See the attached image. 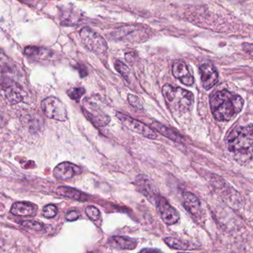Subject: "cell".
<instances>
[{
  "instance_id": "cell-1",
  "label": "cell",
  "mask_w": 253,
  "mask_h": 253,
  "mask_svg": "<svg viewBox=\"0 0 253 253\" xmlns=\"http://www.w3.org/2000/svg\"><path fill=\"white\" fill-rule=\"evenodd\" d=\"M226 145L236 161H250L253 153V125L235 127L226 138Z\"/></svg>"
},
{
  "instance_id": "cell-2",
  "label": "cell",
  "mask_w": 253,
  "mask_h": 253,
  "mask_svg": "<svg viewBox=\"0 0 253 253\" xmlns=\"http://www.w3.org/2000/svg\"><path fill=\"white\" fill-rule=\"evenodd\" d=\"M210 107L215 119L219 122L229 121L242 110L244 99L226 90L212 94Z\"/></svg>"
},
{
  "instance_id": "cell-3",
  "label": "cell",
  "mask_w": 253,
  "mask_h": 253,
  "mask_svg": "<svg viewBox=\"0 0 253 253\" xmlns=\"http://www.w3.org/2000/svg\"><path fill=\"white\" fill-rule=\"evenodd\" d=\"M162 93L169 107L175 113H187L193 106V94L187 90L165 85L162 88Z\"/></svg>"
},
{
  "instance_id": "cell-4",
  "label": "cell",
  "mask_w": 253,
  "mask_h": 253,
  "mask_svg": "<svg viewBox=\"0 0 253 253\" xmlns=\"http://www.w3.org/2000/svg\"><path fill=\"white\" fill-rule=\"evenodd\" d=\"M17 70L13 62L0 51V85L4 91L20 85L17 82Z\"/></svg>"
},
{
  "instance_id": "cell-5",
  "label": "cell",
  "mask_w": 253,
  "mask_h": 253,
  "mask_svg": "<svg viewBox=\"0 0 253 253\" xmlns=\"http://www.w3.org/2000/svg\"><path fill=\"white\" fill-rule=\"evenodd\" d=\"M42 111L49 119L60 122H65L67 119V112L64 103L57 97L51 96L45 98L41 103Z\"/></svg>"
},
{
  "instance_id": "cell-6",
  "label": "cell",
  "mask_w": 253,
  "mask_h": 253,
  "mask_svg": "<svg viewBox=\"0 0 253 253\" xmlns=\"http://www.w3.org/2000/svg\"><path fill=\"white\" fill-rule=\"evenodd\" d=\"M80 36L86 48L91 52L98 56H104L107 53V42L98 33L86 28L81 31Z\"/></svg>"
},
{
  "instance_id": "cell-7",
  "label": "cell",
  "mask_w": 253,
  "mask_h": 253,
  "mask_svg": "<svg viewBox=\"0 0 253 253\" xmlns=\"http://www.w3.org/2000/svg\"><path fill=\"white\" fill-rule=\"evenodd\" d=\"M85 116L97 126H104L110 122V117L95 103L89 99L84 100L82 107Z\"/></svg>"
},
{
  "instance_id": "cell-8",
  "label": "cell",
  "mask_w": 253,
  "mask_h": 253,
  "mask_svg": "<svg viewBox=\"0 0 253 253\" xmlns=\"http://www.w3.org/2000/svg\"><path fill=\"white\" fill-rule=\"evenodd\" d=\"M116 116L127 128L144 137L150 139H155L158 136L156 131H154L151 127L136 119H133V118L126 116L124 113H119V112L116 113Z\"/></svg>"
},
{
  "instance_id": "cell-9",
  "label": "cell",
  "mask_w": 253,
  "mask_h": 253,
  "mask_svg": "<svg viewBox=\"0 0 253 253\" xmlns=\"http://www.w3.org/2000/svg\"><path fill=\"white\" fill-rule=\"evenodd\" d=\"M157 207L161 219L166 224L173 225L177 223L180 219L177 210L170 205V203L164 197L158 196L157 201Z\"/></svg>"
},
{
  "instance_id": "cell-10",
  "label": "cell",
  "mask_w": 253,
  "mask_h": 253,
  "mask_svg": "<svg viewBox=\"0 0 253 253\" xmlns=\"http://www.w3.org/2000/svg\"><path fill=\"white\" fill-rule=\"evenodd\" d=\"M201 79L205 90H210L219 81V73L214 65L210 63H204L200 67Z\"/></svg>"
},
{
  "instance_id": "cell-11",
  "label": "cell",
  "mask_w": 253,
  "mask_h": 253,
  "mask_svg": "<svg viewBox=\"0 0 253 253\" xmlns=\"http://www.w3.org/2000/svg\"><path fill=\"white\" fill-rule=\"evenodd\" d=\"M173 76L181 81L182 84L187 86H191L194 84V78L190 70L189 67L185 62L177 60L173 64L172 68Z\"/></svg>"
},
{
  "instance_id": "cell-12",
  "label": "cell",
  "mask_w": 253,
  "mask_h": 253,
  "mask_svg": "<svg viewBox=\"0 0 253 253\" xmlns=\"http://www.w3.org/2000/svg\"><path fill=\"white\" fill-rule=\"evenodd\" d=\"M82 170L79 166L70 162H63L59 164L54 170V175L60 180H67L76 175L82 173Z\"/></svg>"
},
{
  "instance_id": "cell-13",
  "label": "cell",
  "mask_w": 253,
  "mask_h": 253,
  "mask_svg": "<svg viewBox=\"0 0 253 253\" xmlns=\"http://www.w3.org/2000/svg\"><path fill=\"white\" fill-rule=\"evenodd\" d=\"M136 182L138 189L141 192L151 201H157L159 195L157 193L155 186L153 185L150 179H147L144 176H138Z\"/></svg>"
},
{
  "instance_id": "cell-14",
  "label": "cell",
  "mask_w": 253,
  "mask_h": 253,
  "mask_svg": "<svg viewBox=\"0 0 253 253\" xmlns=\"http://www.w3.org/2000/svg\"><path fill=\"white\" fill-rule=\"evenodd\" d=\"M37 210V207L32 203L16 202L11 207V212L17 216H33Z\"/></svg>"
},
{
  "instance_id": "cell-15",
  "label": "cell",
  "mask_w": 253,
  "mask_h": 253,
  "mask_svg": "<svg viewBox=\"0 0 253 253\" xmlns=\"http://www.w3.org/2000/svg\"><path fill=\"white\" fill-rule=\"evenodd\" d=\"M184 205L188 211L194 216H200L201 212V203L198 198L192 192H185L183 194Z\"/></svg>"
},
{
  "instance_id": "cell-16",
  "label": "cell",
  "mask_w": 253,
  "mask_h": 253,
  "mask_svg": "<svg viewBox=\"0 0 253 253\" xmlns=\"http://www.w3.org/2000/svg\"><path fill=\"white\" fill-rule=\"evenodd\" d=\"M111 247L120 250H134L138 245V241L126 236H113L109 240Z\"/></svg>"
},
{
  "instance_id": "cell-17",
  "label": "cell",
  "mask_w": 253,
  "mask_h": 253,
  "mask_svg": "<svg viewBox=\"0 0 253 253\" xmlns=\"http://www.w3.org/2000/svg\"><path fill=\"white\" fill-rule=\"evenodd\" d=\"M57 193L61 196L76 200V201H85L88 199L86 194L70 187H60L57 188Z\"/></svg>"
},
{
  "instance_id": "cell-18",
  "label": "cell",
  "mask_w": 253,
  "mask_h": 253,
  "mask_svg": "<svg viewBox=\"0 0 253 253\" xmlns=\"http://www.w3.org/2000/svg\"><path fill=\"white\" fill-rule=\"evenodd\" d=\"M164 242L169 247L176 249V250H193L200 249L198 244L188 241H184V240L177 239L176 238H172V237L164 238Z\"/></svg>"
},
{
  "instance_id": "cell-19",
  "label": "cell",
  "mask_w": 253,
  "mask_h": 253,
  "mask_svg": "<svg viewBox=\"0 0 253 253\" xmlns=\"http://www.w3.org/2000/svg\"><path fill=\"white\" fill-rule=\"evenodd\" d=\"M152 126L154 130H157L165 137H167L168 139L174 141V142H179V143L182 142L183 139H182V136L178 134L174 130L167 127L165 125H162L159 122H155L152 124Z\"/></svg>"
},
{
  "instance_id": "cell-20",
  "label": "cell",
  "mask_w": 253,
  "mask_h": 253,
  "mask_svg": "<svg viewBox=\"0 0 253 253\" xmlns=\"http://www.w3.org/2000/svg\"><path fill=\"white\" fill-rule=\"evenodd\" d=\"M25 53L30 57H37V58L45 60L51 57V52L45 48H37V47H28L25 50Z\"/></svg>"
},
{
  "instance_id": "cell-21",
  "label": "cell",
  "mask_w": 253,
  "mask_h": 253,
  "mask_svg": "<svg viewBox=\"0 0 253 253\" xmlns=\"http://www.w3.org/2000/svg\"><path fill=\"white\" fill-rule=\"evenodd\" d=\"M115 68L126 80L128 81L130 75V70L125 63L117 60L115 63Z\"/></svg>"
},
{
  "instance_id": "cell-22",
  "label": "cell",
  "mask_w": 253,
  "mask_h": 253,
  "mask_svg": "<svg viewBox=\"0 0 253 253\" xmlns=\"http://www.w3.org/2000/svg\"><path fill=\"white\" fill-rule=\"evenodd\" d=\"M85 213L91 220L97 221L101 216L99 210L94 206H88L85 208Z\"/></svg>"
},
{
  "instance_id": "cell-23",
  "label": "cell",
  "mask_w": 253,
  "mask_h": 253,
  "mask_svg": "<svg viewBox=\"0 0 253 253\" xmlns=\"http://www.w3.org/2000/svg\"><path fill=\"white\" fill-rule=\"evenodd\" d=\"M85 91L83 88H76L67 91V94L71 99L79 101V100L85 94Z\"/></svg>"
},
{
  "instance_id": "cell-24",
  "label": "cell",
  "mask_w": 253,
  "mask_h": 253,
  "mask_svg": "<svg viewBox=\"0 0 253 253\" xmlns=\"http://www.w3.org/2000/svg\"><path fill=\"white\" fill-rule=\"evenodd\" d=\"M44 217L47 218V219H52V218L55 217L57 214V208L54 204H48V205L45 206L43 209V212H42Z\"/></svg>"
},
{
  "instance_id": "cell-25",
  "label": "cell",
  "mask_w": 253,
  "mask_h": 253,
  "mask_svg": "<svg viewBox=\"0 0 253 253\" xmlns=\"http://www.w3.org/2000/svg\"><path fill=\"white\" fill-rule=\"evenodd\" d=\"M127 99H128L130 105L133 106L135 108L139 109V110L143 109V102L136 95H133V94H129L128 96H127Z\"/></svg>"
},
{
  "instance_id": "cell-26",
  "label": "cell",
  "mask_w": 253,
  "mask_h": 253,
  "mask_svg": "<svg viewBox=\"0 0 253 253\" xmlns=\"http://www.w3.org/2000/svg\"><path fill=\"white\" fill-rule=\"evenodd\" d=\"M21 223L26 227L33 229V230H42V228H43V225L42 223L34 221H25L21 222Z\"/></svg>"
},
{
  "instance_id": "cell-27",
  "label": "cell",
  "mask_w": 253,
  "mask_h": 253,
  "mask_svg": "<svg viewBox=\"0 0 253 253\" xmlns=\"http://www.w3.org/2000/svg\"><path fill=\"white\" fill-rule=\"evenodd\" d=\"M79 214L75 210H72V211L68 212L66 215V220L68 221H74L77 220L79 219Z\"/></svg>"
},
{
  "instance_id": "cell-28",
  "label": "cell",
  "mask_w": 253,
  "mask_h": 253,
  "mask_svg": "<svg viewBox=\"0 0 253 253\" xmlns=\"http://www.w3.org/2000/svg\"><path fill=\"white\" fill-rule=\"evenodd\" d=\"M243 48L244 51L253 57V44L244 43L243 45Z\"/></svg>"
},
{
  "instance_id": "cell-29",
  "label": "cell",
  "mask_w": 253,
  "mask_h": 253,
  "mask_svg": "<svg viewBox=\"0 0 253 253\" xmlns=\"http://www.w3.org/2000/svg\"><path fill=\"white\" fill-rule=\"evenodd\" d=\"M139 253H162L161 250H158V249H153V248H145L144 250H141Z\"/></svg>"
},
{
  "instance_id": "cell-30",
  "label": "cell",
  "mask_w": 253,
  "mask_h": 253,
  "mask_svg": "<svg viewBox=\"0 0 253 253\" xmlns=\"http://www.w3.org/2000/svg\"></svg>"
}]
</instances>
